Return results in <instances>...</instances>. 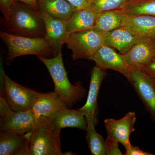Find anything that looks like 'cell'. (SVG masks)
Listing matches in <instances>:
<instances>
[{"mask_svg": "<svg viewBox=\"0 0 155 155\" xmlns=\"http://www.w3.org/2000/svg\"><path fill=\"white\" fill-rule=\"evenodd\" d=\"M38 57L49 72L54 85V91L63 100L68 107H72L83 98L86 90L79 82L73 84L69 81L64 67L61 50L53 58Z\"/></svg>", "mask_w": 155, "mask_h": 155, "instance_id": "6da1fadb", "label": "cell"}, {"mask_svg": "<svg viewBox=\"0 0 155 155\" xmlns=\"http://www.w3.org/2000/svg\"><path fill=\"white\" fill-rule=\"evenodd\" d=\"M5 22L7 32L28 37H45V23L38 11L21 2L15 1Z\"/></svg>", "mask_w": 155, "mask_h": 155, "instance_id": "7a4b0ae2", "label": "cell"}, {"mask_svg": "<svg viewBox=\"0 0 155 155\" xmlns=\"http://www.w3.org/2000/svg\"><path fill=\"white\" fill-rule=\"evenodd\" d=\"M61 130L46 118L40 119L28 137L25 155H66L61 151Z\"/></svg>", "mask_w": 155, "mask_h": 155, "instance_id": "3957f363", "label": "cell"}, {"mask_svg": "<svg viewBox=\"0 0 155 155\" xmlns=\"http://www.w3.org/2000/svg\"><path fill=\"white\" fill-rule=\"evenodd\" d=\"M0 36L8 48V60L26 55L45 57L53 54L55 56L44 38L20 36L4 31H1Z\"/></svg>", "mask_w": 155, "mask_h": 155, "instance_id": "277c9868", "label": "cell"}, {"mask_svg": "<svg viewBox=\"0 0 155 155\" xmlns=\"http://www.w3.org/2000/svg\"><path fill=\"white\" fill-rule=\"evenodd\" d=\"M40 119H36L32 110L15 111L11 110L3 96L0 97V129L19 134L29 133Z\"/></svg>", "mask_w": 155, "mask_h": 155, "instance_id": "5b68a950", "label": "cell"}, {"mask_svg": "<svg viewBox=\"0 0 155 155\" xmlns=\"http://www.w3.org/2000/svg\"><path fill=\"white\" fill-rule=\"evenodd\" d=\"M72 51V60H91L100 48L104 45V35L94 29L70 34L66 43Z\"/></svg>", "mask_w": 155, "mask_h": 155, "instance_id": "8992f818", "label": "cell"}, {"mask_svg": "<svg viewBox=\"0 0 155 155\" xmlns=\"http://www.w3.org/2000/svg\"><path fill=\"white\" fill-rule=\"evenodd\" d=\"M3 86L6 101L11 110L24 111L32 108L41 93L20 85L2 73Z\"/></svg>", "mask_w": 155, "mask_h": 155, "instance_id": "52a82bcc", "label": "cell"}, {"mask_svg": "<svg viewBox=\"0 0 155 155\" xmlns=\"http://www.w3.org/2000/svg\"><path fill=\"white\" fill-rule=\"evenodd\" d=\"M107 75L106 70L95 66L91 69L89 89L86 102L82 107L78 109L86 118L87 124H97V98L100 87Z\"/></svg>", "mask_w": 155, "mask_h": 155, "instance_id": "ba28073f", "label": "cell"}, {"mask_svg": "<svg viewBox=\"0 0 155 155\" xmlns=\"http://www.w3.org/2000/svg\"><path fill=\"white\" fill-rule=\"evenodd\" d=\"M90 60L94 61L96 66L104 70L111 69L119 72L127 80L134 69L128 65L122 54L105 45L99 49Z\"/></svg>", "mask_w": 155, "mask_h": 155, "instance_id": "9c48e42d", "label": "cell"}, {"mask_svg": "<svg viewBox=\"0 0 155 155\" xmlns=\"http://www.w3.org/2000/svg\"><path fill=\"white\" fill-rule=\"evenodd\" d=\"M38 14L44 22L45 35L44 38L56 56L66 44L69 37L67 29V21L50 16L39 10Z\"/></svg>", "mask_w": 155, "mask_h": 155, "instance_id": "30bf717a", "label": "cell"}, {"mask_svg": "<svg viewBox=\"0 0 155 155\" xmlns=\"http://www.w3.org/2000/svg\"><path fill=\"white\" fill-rule=\"evenodd\" d=\"M128 81L155 122V86L151 79L141 69H135Z\"/></svg>", "mask_w": 155, "mask_h": 155, "instance_id": "8fae6325", "label": "cell"}, {"mask_svg": "<svg viewBox=\"0 0 155 155\" xmlns=\"http://www.w3.org/2000/svg\"><path fill=\"white\" fill-rule=\"evenodd\" d=\"M136 116L134 112H129L119 119H105L104 121L107 136L119 142L127 148L131 145L130 134L135 130Z\"/></svg>", "mask_w": 155, "mask_h": 155, "instance_id": "7c38bea8", "label": "cell"}, {"mask_svg": "<svg viewBox=\"0 0 155 155\" xmlns=\"http://www.w3.org/2000/svg\"><path fill=\"white\" fill-rule=\"evenodd\" d=\"M122 55L131 68L140 69L155 59V44L153 40L141 39Z\"/></svg>", "mask_w": 155, "mask_h": 155, "instance_id": "4fadbf2b", "label": "cell"}, {"mask_svg": "<svg viewBox=\"0 0 155 155\" xmlns=\"http://www.w3.org/2000/svg\"><path fill=\"white\" fill-rule=\"evenodd\" d=\"M104 37V45L116 49L122 54L127 53L142 39L126 26L111 31Z\"/></svg>", "mask_w": 155, "mask_h": 155, "instance_id": "5bb4252c", "label": "cell"}, {"mask_svg": "<svg viewBox=\"0 0 155 155\" xmlns=\"http://www.w3.org/2000/svg\"><path fill=\"white\" fill-rule=\"evenodd\" d=\"M69 108L54 91L41 93L31 108L35 116L39 119H49L58 111Z\"/></svg>", "mask_w": 155, "mask_h": 155, "instance_id": "9a60e30c", "label": "cell"}, {"mask_svg": "<svg viewBox=\"0 0 155 155\" xmlns=\"http://www.w3.org/2000/svg\"><path fill=\"white\" fill-rule=\"evenodd\" d=\"M54 127L61 130L65 127H75L86 130V118L80 111L69 108L61 110L48 119Z\"/></svg>", "mask_w": 155, "mask_h": 155, "instance_id": "2e32d148", "label": "cell"}, {"mask_svg": "<svg viewBox=\"0 0 155 155\" xmlns=\"http://www.w3.org/2000/svg\"><path fill=\"white\" fill-rule=\"evenodd\" d=\"M100 12L89 6L75 11L72 17L67 21V29L69 34L93 29Z\"/></svg>", "mask_w": 155, "mask_h": 155, "instance_id": "e0dca14e", "label": "cell"}, {"mask_svg": "<svg viewBox=\"0 0 155 155\" xmlns=\"http://www.w3.org/2000/svg\"><path fill=\"white\" fill-rule=\"evenodd\" d=\"M28 137L22 134L9 131L0 133V155H25Z\"/></svg>", "mask_w": 155, "mask_h": 155, "instance_id": "ac0fdd59", "label": "cell"}, {"mask_svg": "<svg viewBox=\"0 0 155 155\" xmlns=\"http://www.w3.org/2000/svg\"><path fill=\"white\" fill-rule=\"evenodd\" d=\"M142 38L155 39V17L149 15L127 16L125 25Z\"/></svg>", "mask_w": 155, "mask_h": 155, "instance_id": "d6986e66", "label": "cell"}, {"mask_svg": "<svg viewBox=\"0 0 155 155\" xmlns=\"http://www.w3.org/2000/svg\"><path fill=\"white\" fill-rule=\"evenodd\" d=\"M128 14L123 9L100 12L93 29L103 35L124 26Z\"/></svg>", "mask_w": 155, "mask_h": 155, "instance_id": "ffe728a7", "label": "cell"}, {"mask_svg": "<svg viewBox=\"0 0 155 155\" xmlns=\"http://www.w3.org/2000/svg\"><path fill=\"white\" fill-rule=\"evenodd\" d=\"M38 6L39 10L65 21L69 20L77 11L66 0H38Z\"/></svg>", "mask_w": 155, "mask_h": 155, "instance_id": "44dd1931", "label": "cell"}, {"mask_svg": "<svg viewBox=\"0 0 155 155\" xmlns=\"http://www.w3.org/2000/svg\"><path fill=\"white\" fill-rule=\"evenodd\" d=\"M122 9L129 15L155 17V0H130Z\"/></svg>", "mask_w": 155, "mask_h": 155, "instance_id": "7402d4cb", "label": "cell"}, {"mask_svg": "<svg viewBox=\"0 0 155 155\" xmlns=\"http://www.w3.org/2000/svg\"><path fill=\"white\" fill-rule=\"evenodd\" d=\"M93 124H87L86 139L90 151L93 155H106L105 140L97 133Z\"/></svg>", "mask_w": 155, "mask_h": 155, "instance_id": "603a6c76", "label": "cell"}, {"mask_svg": "<svg viewBox=\"0 0 155 155\" xmlns=\"http://www.w3.org/2000/svg\"><path fill=\"white\" fill-rule=\"evenodd\" d=\"M130 0H88L90 6L98 12L124 8Z\"/></svg>", "mask_w": 155, "mask_h": 155, "instance_id": "cb8c5ba5", "label": "cell"}, {"mask_svg": "<svg viewBox=\"0 0 155 155\" xmlns=\"http://www.w3.org/2000/svg\"><path fill=\"white\" fill-rule=\"evenodd\" d=\"M119 142L109 137L105 140L106 153L107 155H122L119 146Z\"/></svg>", "mask_w": 155, "mask_h": 155, "instance_id": "d4e9b609", "label": "cell"}, {"mask_svg": "<svg viewBox=\"0 0 155 155\" xmlns=\"http://www.w3.org/2000/svg\"><path fill=\"white\" fill-rule=\"evenodd\" d=\"M15 2L14 0H0V9L5 21H7L8 19L11 8Z\"/></svg>", "mask_w": 155, "mask_h": 155, "instance_id": "484cf974", "label": "cell"}, {"mask_svg": "<svg viewBox=\"0 0 155 155\" xmlns=\"http://www.w3.org/2000/svg\"><path fill=\"white\" fill-rule=\"evenodd\" d=\"M126 149L125 155H153L151 153L147 152L140 149L138 147L133 146L132 145Z\"/></svg>", "mask_w": 155, "mask_h": 155, "instance_id": "4316f807", "label": "cell"}, {"mask_svg": "<svg viewBox=\"0 0 155 155\" xmlns=\"http://www.w3.org/2000/svg\"><path fill=\"white\" fill-rule=\"evenodd\" d=\"M139 69H141L150 77L155 79V59Z\"/></svg>", "mask_w": 155, "mask_h": 155, "instance_id": "83f0119b", "label": "cell"}, {"mask_svg": "<svg viewBox=\"0 0 155 155\" xmlns=\"http://www.w3.org/2000/svg\"><path fill=\"white\" fill-rule=\"evenodd\" d=\"M72 5L76 10L85 8L90 6L88 0H66Z\"/></svg>", "mask_w": 155, "mask_h": 155, "instance_id": "f1b7e54d", "label": "cell"}, {"mask_svg": "<svg viewBox=\"0 0 155 155\" xmlns=\"http://www.w3.org/2000/svg\"><path fill=\"white\" fill-rule=\"evenodd\" d=\"M15 1L21 2L26 4L31 8L37 11H38L39 9L38 6V0H14Z\"/></svg>", "mask_w": 155, "mask_h": 155, "instance_id": "f546056e", "label": "cell"}, {"mask_svg": "<svg viewBox=\"0 0 155 155\" xmlns=\"http://www.w3.org/2000/svg\"><path fill=\"white\" fill-rule=\"evenodd\" d=\"M148 76H149V75H148ZM149 77H150V79H151L154 85L155 86V79H154V78H152L150 77V76H149Z\"/></svg>", "mask_w": 155, "mask_h": 155, "instance_id": "4dcf8cb0", "label": "cell"}]
</instances>
